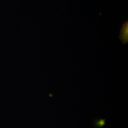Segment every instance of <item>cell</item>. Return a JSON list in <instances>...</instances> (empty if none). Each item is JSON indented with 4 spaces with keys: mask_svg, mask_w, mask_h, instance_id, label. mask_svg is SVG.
Returning <instances> with one entry per match:
<instances>
[{
    "mask_svg": "<svg viewBox=\"0 0 128 128\" xmlns=\"http://www.w3.org/2000/svg\"><path fill=\"white\" fill-rule=\"evenodd\" d=\"M123 44H126L128 42V22L127 20L122 25L120 30V34L119 36Z\"/></svg>",
    "mask_w": 128,
    "mask_h": 128,
    "instance_id": "obj_1",
    "label": "cell"
}]
</instances>
